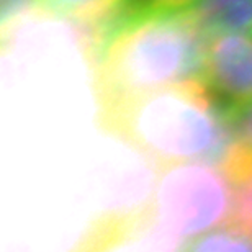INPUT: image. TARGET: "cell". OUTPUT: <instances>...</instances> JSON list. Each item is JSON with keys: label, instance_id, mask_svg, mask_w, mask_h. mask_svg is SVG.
<instances>
[{"label": "cell", "instance_id": "1", "mask_svg": "<svg viewBox=\"0 0 252 252\" xmlns=\"http://www.w3.org/2000/svg\"><path fill=\"white\" fill-rule=\"evenodd\" d=\"M206 39L190 13L125 10L94 39L95 92L102 112L201 80Z\"/></svg>", "mask_w": 252, "mask_h": 252}, {"label": "cell", "instance_id": "8", "mask_svg": "<svg viewBox=\"0 0 252 252\" xmlns=\"http://www.w3.org/2000/svg\"><path fill=\"white\" fill-rule=\"evenodd\" d=\"M38 10L92 28L97 36L122 15L128 0H36Z\"/></svg>", "mask_w": 252, "mask_h": 252}, {"label": "cell", "instance_id": "4", "mask_svg": "<svg viewBox=\"0 0 252 252\" xmlns=\"http://www.w3.org/2000/svg\"><path fill=\"white\" fill-rule=\"evenodd\" d=\"M182 241L160 226L146 205L95 218L69 252H182Z\"/></svg>", "mask_w": 252, "mask_h": 252}, {"label": "cell", "instance_id": "10", "mask_svg": "<svg viewBox=\"0 0 252 252\" xmlns=\"http://www.w3.org/2000/svg\"><path fill=\"white\" fill-rule=\"evenodd\" d=\"M33 10H38L36 0H0V39L23 22Z\"/></svg>", "mask_w": 252, "mask_h": 252}, {"label": "cell", "instance_id": "11", "mask_svg": "<svg viewBox=\"0 0 252 252\" xmlns=\"http://www.w3.org/2000/svg\"><path fill=\"white\" fill-rule=\"evenodd\" d=\"M200 0H128L126 10L136 13H190Z\"/></svg>", "mask_w": 252, "mask_h": 252}, {"label": "cell", "instance_id": "5", "mask_svg": "<svg viewBox=\"0 0 252 252\" xmlns=\"http://www.w3.org/2000/svg\"><path fill=\"white\" fill-rule=\"evenodd\" d=\"M201 82L223 108L252 102V38L216 34L206 39Z\"/></svg>", "mask_w": 252, "mask_h": 252}, {"label": "cell", "instance_id": "3", "mask_svg": "<svg viewBox=\"0 0 252 252\" xmlns=\"http://www.w3.org/2000/svg\"><path fill=\"white\" fill-rule=\"evenodd\" d=\"M233 189L223 167L189 162L159 170L146 206L165 231L180 241L203 236L229 218Z\"/></svg>", "mask_w": 252, "mask_h": 252}, {"label": "cell", "instance_id": "9", "mask_svg": "<svg viewBox=\"0 0 252 252\" xmlns=\"http://www.w3.org/2000/svg\"><path fill=\"white\" fill-rule=\"evenodd\" d=\"M224 113L236 143L252 154V102L224 108Z\"/></svg>", "mask_w": 252, "mask_h": 252}, {"label": "cell", "instance_id": "7", "mask_svg": "<svg viewBox=\"0 0 252 252\" xmlns=\"http://www.w3.org/2000/svg\"><path fill=\"white\" fill-rule=\"evenodd\" d=\"M233 189L229 228L252 238V154L236 143L223 164Z\"/></svg>", "mask_w": 252, "mask_h": 252}, {"label": "cell", "instance_id": "2", "mask_svg": "<svg viewBox=\"0 0 252 252\" xmlns=\"http://www.w3.org/2000/svg\"><path fill=\"white\" fill-rule=\"evenodd\" d=\"M102 123L159 170L189 162L223 167L236 146L224 108L201 80L103 110Z\"/></svg>", "mask_w": 252, "mask_h": 252}, {"label": "cell", "instance_id": "6", "mask_svg": "<svg viewBox=\"0 0 252 252\" xmlns=\"http://www.w3.org/2000/svg\"><path fill=\"white\" fill-rule=\"evenodd\" d=\"M190 15L206 38L216 34L252 38V0H200Z\"/></svg>", "mask_w": 252, "mask_h": 252}]
</instances>
